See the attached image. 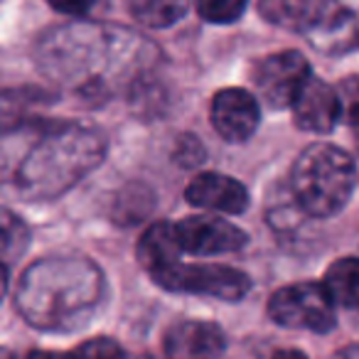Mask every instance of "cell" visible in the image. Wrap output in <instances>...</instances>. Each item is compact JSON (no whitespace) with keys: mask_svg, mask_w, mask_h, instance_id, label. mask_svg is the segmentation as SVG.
I'll return each instance as SVG.
<instances>
[{"mask_svg":"<svg viewBox=\"0 0 359 359\" xmlns=\"http://www.w3.org/2000/svg\"><path fill=\"white\" fill-rule=\"evenodd\" d=\"M320 0H261L259 13L271 25L303 32Z\"/></svg>","mask_w":359,"mask_h":359,"instance_id":"9a60e30c","label":"cell"},{"mask_svg":"<svg viewBox=\"0 0 359 359\" xmlns=\"http://www.w3.org/2000/svg\"><path fill=\"white\" fill-rule=\"evenodd\" d=\"M303 35L323 55L359 50V0H320Z\"/></svg>","mask_w":359,"mask_h":359,"instance_id":"5b68a950","label":"cell"},{"mask_svg":"<svg viewBox=\"0 0 359 359\" xmlns=\"http://www.w3.org/2000/svg\"><path fill=\"white\" fill-rule=\"evenodd\" d=\"M101 273L86 261H42L22 276L18 310L35 327H72L99 300Z\"/></svg>","mask_w":359,"mask_h":359,"instance_id":"6da1fadb","label":"cell"},{"mask_svg":"<svg viewBox=\"0 0 359 359\" xmlns=\"http://www.w3.org/2000/svg\"><path fill=\"white\" fill-rule=\"evenodd\" d=\"M180 246L185 254L217 256L239 251L246 244V234L231 222L212 215H195L175 224Z\"/></svg>","mask_w":359,"mask_h":359,"instance_id":"ba28073f","label":"cell"},{"mask_svg":"<svg viewBox=\"0 0 359 359\" xmlns=\"http://www.w3.org/2000/svg\"><path fill=\"white\" fill-rule=\"evenodd\" d=\"M138 261L145 271L150 273V278L158 283L160 278L170 273V271L177 269L182 261L180 256L185 254L182 246H180V239H177V229L175 224H168V222H158L153 224L138 241Z\"/></svg>","mask_w":359,"mask_h":359,"instance_id":"4fadbf2b","label":"cell"},{"mask_svg":"<svg viewBox=\"0 0 359 359\" xmlns=\"http://www.w3.org/2000/svg\"><path fill=\"white\" fill-rule=\"evenodd\" d=\"M177 158L182 160L185 165H192V163H200L202 160V148L195 138H185L180 140V150H177Z\"/></svg>","mask_w":359,"mask_h":359,"instance_id":"44dd1931","label":"cell"},{"mask_svg":"<svg viewBox=\"0 0 359 359\" xmlns=\"http://www.w3.org/2000/svg\"><path fill=\"white\" fill-rule=\"evenodd\" d=\"M293 195L310 217H332L354 190V160L330 143L308 145L293 165Z\"/></svg>","mask_w":359,"mask_h":359,"instance_id":"3957f363","label":"cell"},{"mask_svg":"<svg viewBox=\"0 0 359 359\" xmlns=\"http://www.w3.org/2000/svg\"><path fill=\"white\" fill-rule=\"evenodd\" d=\"M226 337L219 325L185 320L168 330L165 354L168 359H219L224 354Z\"/></svg>","mask_w":359,"mask_h":359,"instance_id":"30bf717a","label":"cell"},{"mask_svg":"<svg viewBox=\"0 0 359 359\" xmlns=\"http://www.w3.org/2000/svg\"><path fill=\"white\" fill-rule=\"evenodd\" d=\"M249 0H195L197 15L212 25H229L236 22L246 11Z\"/></svg>","mask_w":359,"mask_h":359,"instance_id":"e0dca14e","label":"cell"},{"mask_svg":"<svg viewBox=\"0 0 359 359\" xmlns=\"http://www.w3.org/2000/svg\"><path fill=\"white\" fill-rule=\"evenodd\" d=\"M269 315L273 323L290 330H310V332H332L334 303L323 283H293L276 290L269 300Z\"/></svg>","mask_w":359,"mask_h":359,"instance_id":"277c9868","label":"cell"},{"mask_svg":"<svg viewBox=\"0 0 359 359\" xmlns=\"http://www.w3.org/2000/svg\"><path fill=\"white\" fill-rule=\"evenodd\" d=\"M52 11L62 13V15H72V18H84L89 15L96 8L99 0H47Z\"/></svg>","mask_w":359,"mask_h":359,"instance_id":"ffe728a7","label":"cell"},{"mask_svg":"<svg viewBox=\"0 0 359 359\" xmlns=\"http://www.w3.org/2000/svg\"><path fill=\"white\" fill-rule=\"evenodd\" d=\"M104 158L99 133L62 126L40 138L18 168V192L27 200H52L74 187Z\"/></svg>","mask_w":359,"mask_h":359,"instance_id":"7a4b0ae2","label":"cell"},{"mask_svg":"<svg viewBox=\"0 0 359 359\" xmlns=\"http://www.w3.org/2000/svg\"><path fill=\"white\" fill-rule=\"evenodd\" d=\"M313 79L310 65L300 52H278L259 62L254 72L256 94L273 109H293L303 86Z\"/></svg>","mask_w":359,"mask_h":359,"instance_id":"52a82bcc","label":"cell"},{"mask_svg":"<svg viewBox=\"0 0 359 359\" xmlns=\"http://www.w3.org/2000/svg\"><path fill=\"white\" fill-rule=\"evenodd\" d=\"M190 205L219 215H241L249 207V192L239 180L222 172H202L185 190Z\"/></svg>","mask_w":359,"mask_h":359,"instance_id":"8fae6325","label":"cell"},{"mask_svg":"<svg viewBox=\"0 0 359 359\" xmlns=\"http://www.w3.org/2000/svg\"><path fill=\"white\" fill-rule=\"evenodd\" d=\"M323 285L334 305L359 308V259L344 256L334 261L323 278Z\"/></svg>","mask_w":359,"mask_h":359,"instance_id":"5bb4252c","label":"cell"},{"mask_svg":"<svg viewBox=\"0 0 359 359\" xmlns=\"http://www.w3.org/2000/svg\"><path fill=\"white\" fill-rule=\"evenodd\" d=\"M293 116L298 128L308 133H330L342 121L337 89L313 76L295 99Z\"/></svg>","mask_w":359,"mask_h":359,"instance_id":"7c38bea8","label":"cell"},{"mask_svg":"<svg viewBox=\"0 0 359 359\" xmlns=\"http://www.w3.org/2000/svg\"><path fill=\"white\" fill-rule=\"evenodd\" d=\"M212 126L226 143H244L259 128V101L246 89H224L212 99Z\"/></svg>","mask_w":359,"mask_h":359,"instance_id":"9c48e42d","label":"cell"},{"mask_svg":"<svg viewBox=\"0 0 359 359\" xmlns=\"http://www.w3.org/2000/svg\"><path fill=\"white\" fill-rule=\"evenodd\" d=\"M271 359H308L300 349H278Z\"/></svg>","mask_w":359,"mask_h":359,"instance_id":"603a6c76","label":"cell"},{"mask_svg":"<svg viewBox=\"0 0 359 359\" xmlns=\"http://www.w3.org/2000/svg\"><path fill=\"white\" fill-rule=\"evenodd\" d=\"M27 359H74L72 354H65V352H50V349H40V352H30Z\"/></svg>","mask_w":359,"mask_h":359,"instance_id":"7402d4cb","label":"cell"},{"mask_svg":"<svg viewBox=\"0 0 359 359\" xmlns=\"http://www.w3.org/2000/svg\"><path fill=\"white\" fill-rule=\"evenodd\" d=\"M190 0H130V15L148 27H170L187 15Z\"/></svg>","mask_w":359,"mask_h":359,"instance_id":"2e32d148","label":"cell"},{"mask_svg":"<svg viewBox=\"0 0 359 359\" xmlns=\"http://www.w3.org/2000/svg\"><path fill=\"white\" fill-rule=\"evenodd\" d=\"M72 357L74 359H126V352L114 339L99 337V339H91V342H84Z\"/></svg>","mask_w":359,"mask_h":359,"instance_id":"d6986e66","label":"cell"},{"mask_svg":"<svg viewBox=\"0 0 359 359\" xmlns=\"http://www.w3.org/2000/svg\"><path fill=\"white\" fill-rule=\"evenodd\" d=\"M339 109H342V121L354 128H359V76H347L337 86Z\"/></svg>","mask_w":359,"mask_h":359,"instance_id":"ac0fdd59","label":"cell"},{"mask_svg":"<svg viewBox=\"0 0 359 359\" xmlns=\"http://www.w3.org/2000/svg\"><path fill=\"white\" fill-rule=\"evenodd\" d=\"M158 285L175 293L210 295L222 300H241L251 290V280L244 271L222 264H180L160 278Z\"/></svg>","mask_w":359,"mask_h":359,"instance_id":"8992f818","label":"cell"}]
</instances>
